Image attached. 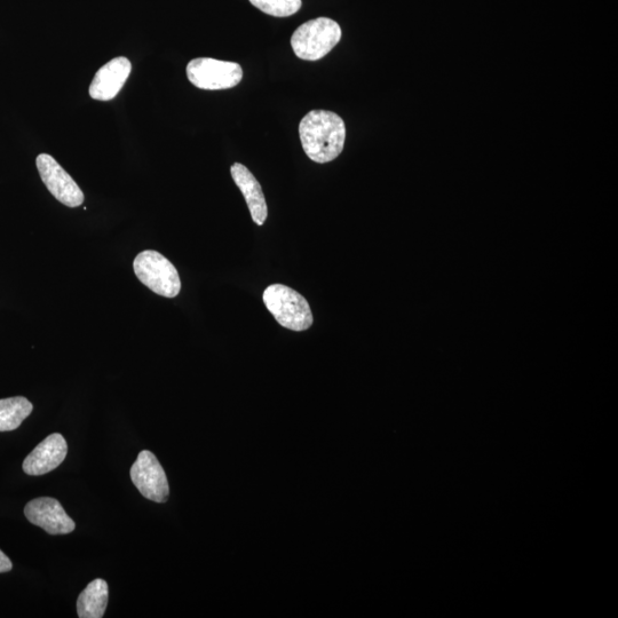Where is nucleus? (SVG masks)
Returning a JSON list of instances; mask_svg holds the SVG:
<instances>
[{"instance_id": "1", "label": "nucleus", "mask_w": 618, "mask_h": 618, "mask_svg": "<svg viewBox=\"0 0 618 618\" xmlns=\"http://www.w3.org/2000/svg\"><path fill=\"white\" fill-rule=\"evenodd\" d=\"M304 152L315 163L335 161L342 154L346 140L343 118L328 110H313L299 124Z\"/></svg>"}, {"instance_id": "10", "label": "nucleus", "mask_w": 618, "mask_h": 618, "mask_svg": "<svg viewBox=\"0 0 618 618\" xmlns=\"http://www.w3.org/2000/svg\"><path fill=\"white\" fill-rule=\"evenodd\" d=\"M131 70L130 60L124 57L109 61L95 74L90 86V97L98 101L113 100L128 81Z\"/></svg>"}, {"instance_id": "3", "label": "nucleus", "mask_w": 618, "mask_h": 618, "mask_svg": "<svg viewBox=\"0 0 618 618\" xmlns=\"http://www.w3.org/2000/svg\"><path fill=\"white\" fill-rule=\"evenodd\" d=\"M342 39V28L334 20L319 18L301 25L291 37L293 52L301 60L326 57Z\"/></svg>"}, {"instance_id": "4", "label": "nucleus", "mask_w": 618, "mask_h": 618, "mask_svg": "<svg viewBox=\"0 0 618 618\" xmlns=\"http://www.w3.org/2000/svg\"><path fill=\"white\" fill-rule=\"evenodd\" d=\"M139 281L156 295L165 298L177 297L181 290L177 268L160 252L147 250L139 253L133 263Z\"/></svg>"}, {"instance_id": "15", "label": "nucleus", "mask_w": 618, "mask_h": 618, "mask_svg": "<svg viewBox=\"0 0 618 618\" xmlns=\"http://www.w3.org/2000/svg\"><path fill=\"white\" fill-rule=\"evenodd\" d=\"M13 568L12 561L5 553L0 551V574L11 572Z\"/></svg>"}, {"instance_id": "5", "label": "nucleus", "mask_w": 618, "mask_h": 618, "mask_svg": "<svg viewBox=\"0 0 618 618\" xmlns=\"http://www.w3.org/2000/svg\"><path fill=\"white\" fill-rule=\"evenodd\" d=\"M189 82L201 90L218 91L233 89L243 78L239 63L211 58H197L188 63Z\"/></svg>"}, {"instance_id": "8", "label": "nucleus", "mask_w": 618, "mask_h": 618, "mask_svg": "<svg viewBox=\"0 0 618 618\" xmlns=\"http://www.w3.org/2000/svg\"><path fill=\"white\" fill-rule=\"evenodd\" d=\"M25 514L31 524L43 528L50 535L70 534L76 527L60 502L51 497L36 498L29 502Z\"/></svg>"}, {"instance_id": "2", "label": "nucleus", "mask_w": 618, "mask_h": 618, "mask_svg": "<svg viewBox=\"0 0 618 618\" xmlns=\"http://www.w3.org/2000/svg\"><path fill=\"white\" fill-rule=\"evenodd\" d=\"M264 304L280 326L292 331L312 327L313 314L305 297L283 284H273L264 291Z\"/></svg>"}, {"instance_id": "12", "label": "nucleus", "mask_w": 618, "mask_h": 618, "mask_svg": "<svg viewBox=\"0 0 618 618\" xmlns=\"http://www.w3.org/2000/svg\"><path fill=\"white\" fill-rule=\"evenodd\" d=\"M108 605V584L97 578L79 594L77 613L81 618H101L106 613Z\"/></svg>"}, {"instance_id": "6", "label": "nucleus", "mask_w": 618, "mask_h": 618, "mask_svg": "<svg viewBox=\"0 0 618 618\" xmlns=\"http://www.w3.org/2000/svg\"><path fill=\"white\" fill-rule=\"evenodd\" d=\"M131 480L140 494L149 501L165 503L170 496V486L165 471L152 451L144 450L131 467Z\"/></svg>"}, {"instance_id": "11", "label": "nucleus", "mask_w": 618, "mask_h": 618, "mask_svg": "<svg viewBox=\"0 0 618 618\" xmlns=\"http://www.w3.org/2000/svg\"><path fill=\"white\" fill-rule=\"evenodd\" d=\"M231 173L249 206L253 223L263 226L268 217V208L263 189L247 166L240 163L232 165Z\"/></svg>"}, {"instance_id": "9", "label": "nucleus", "mask_w": 618, "mask_h": 618, "mask_svg": "<svg viewBox=\"0 0 618 618\" xmlns=\"http://www.w3.org/2000/svg\"><path fill=\"white\" fill-rule=\"evenodd\" d=\"M67 454V441L61 434L54 433L31 451L23 462V471L31 477L50 473L65 461Z\"/></svg>"}, {"instance_id": "7", "label": "nucleus", "mask_w": 618, "mask_h": 618, "mask_svg": "<svg viewBox=\"0 0 618 618\" xmlns=\"http://www.w3.org/2000/svg\"><path fill=\"white\" fill-rule=\"evenodd\" d=\"M36 165L44 185L60 203L69 208H77L84 203L82 189L51 155H39Z\"/></svg>"}, {"instance_id": "14", "label": "nucleus", "mask_w": 618, "mask_h": 618, "mask_svg": "<svg viewBox=\"0 0 618 618\" xmlns=\"http://www.w3.org/2000/svg\"><path fill=\"white\" fill-rule=\"evenodd\" d=\"M250 3L265 14L276 18H288L300 9L301 0H250Z\"/></svg>"}, {"instance_id": "13", "label": "nucleus", "mask_w": 618, "mask_h": 618, "mask_svg": "<svg viewBox=\"0 0 618 618\" xmlns=\"http://www.w3.org/2000/svg\"><path fill=\"white\" fill-rule=\"evenodd\" d=\"M33 410V403L23 396L0 400V432L19 429Z\"/></svg>"}]
</instances>
